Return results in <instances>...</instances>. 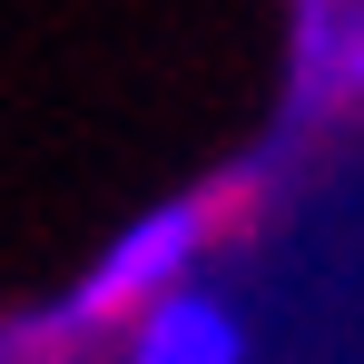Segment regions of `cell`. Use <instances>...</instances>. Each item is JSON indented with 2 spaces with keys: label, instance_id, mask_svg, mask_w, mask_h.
Returning a JSON list of instances; mask_svg holds the SVG:
<instances>
[{
  "label": "cell",
  "instance_id": "1",
  "mask_svg": "<svg viewBox=\"0 0 364 364\" xmlns=\"http://www.w3.org/2000/svg\"><path fill=\"white\" fill-rule=\"evenodd\" d=\"M207 237V207L197 197H168V207H148L138 227L109 237V256L89 266V286L50 315V325H109V315H138V305H158L168 286H187V256Z\"/></svg>",
  "mask_w": 364,
  "mask_h": 364
},
{
  "label": "cell",
  "instance_id": "2",
  "mask_svg": "<svg viewBox=\"0 0 364 364\" xmlns=\"http://www.w3.org/2000/svg\"><path fill=\"white\" fill-rule=\"evenodd\" d=\"M128 364H246L237 315L197 286H168L158 305H138V335H128Z\"/></svg>",
  "mask_w": 364,
  "mask_h": 364
},
{
  "label": "cell",
  "instance_id": "3",
  "mask_svg": "<svg viewBox=\"0 0 364 364\" xmlns=\"http://www.w3.org/2000/svg\"><path fill=\"white\" fill-rule=\"evenodd\" d=\"M345 89H364V20H345Z\"/></svg>",
  "mask_w": 364,
  "mask_h": 364
}]
</instances>
